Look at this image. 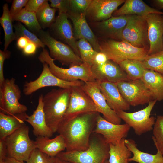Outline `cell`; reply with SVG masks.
Instances as JSON below:
<instances>
[{
    "label": "cell",
    "mask_w": 163,
    "mask_h": 163,
    "mask_svg": "<svg viewBox=\"0 0 163 163\" xmlns=\"http://www.w3.org/2000/svg\"><path fill=\"white\" fill-rule=\"evenodd\" d=\"M7 149L4 140L0 139V162H4L7 157Z\"/></svg>",
    "instance_id": "cell-45"
},
{
    "label": "cell",
    "mask_w": 163,
    "mask_h": 163,
    "mask_svg": "<svg viewBox=\"0 0 163 163\" xmlns=\"http://www.w3.org/2000/svg\"><path fill=\"white\" fill-rule=\"evenodd\" d=\"M95 111L97 112L94 102L82 85L74 86L71 88L68 107L62 122L82 113Z\"/></svg>",
    "instance_id": "cell-13"
},
{
    "label": "cell",
    "mask_w": 163,
    "mask_h": 163,
    "mask_svg": "<svg viewBox=\"0 0 163 163\" xmlns=\"http://www.w3.org/2000/svg\"><path fill=\"white\" fill-rule=\"evenodd\" d=\"M99 87L107 104L116 113L130 109V106L121 96L116 83L108 81L99 82Z\"/></svg>",
    "instance_id": "cell-22"
},
{
    "label": "cell",
    "mask_w": 163,
    "mask_h": 163,
    "mask_svg": "<svg viewBox=\"0 0 163 163\" xmlns=\"http://www.w3.org/2000/svg\"><path fill=\"white\" fill-rule=\"evenodd\" d=\"M142 62L145 69L154 71L163 76V50L148 55Z\"/></svg>",
    "instance_id": "cell-35"
},
{
    "label": "cell",
    "mask_w": 163,
    "mask_h": 163,
    "mask_svg": "<svg viewBox=\"0 0 163 163\" xmlns=\"http://www.w3.org/2000/svg\"><path fill=\"white\" fill-rule=\"evenodd\" d=\"M82 87L91 98L97 112L102 114L105 120L115 124H120L121 119L107 104L101 91L98 82H84Z\"/></svg>",
    "instance_id": "cell-14"
},
{
    "label": "cell",
    "mask_w": 163,
    "mask_h": 163,
    "mask_svg": "<svg viewBox=\"0 0 163 163\" xmlns=\"http://www.w3.org/2000/svg\"><path fill=\"white\" fill-rule=\"evenodd\" d=\"M159 9H163V0L153 1Z\"/></svg>",
    "instance_id": "cell-49"
},
{
    "label": "cell",
    "mask_w": 163,
    "mask_h": 163,
    "mask_svg": "<svg viewBox=\"0 0 163 163\" xmlns=\"http://www.w3.org/2000/svg\"><path fill=\"white\" fill-rule=\"evenodd\" d=\"M30 41L24 37H20L17 40V45L20 49H24Z\"/></svg>",
    "instance_id": "cell-47"
},
{
    "label": "cell",
    "mask_w": 163,
    "mask_h": 163,
    "mask_svg": "<svg viewBox=\"0 0 163 163\" xmlns=\"http://www.w3.org/2000/svg\"><path fill=\"white\" fill-rule=\"evenodd\" d=\"M28 0H14L9 10L10 14L13 18L18 14L25 7Z\"/></svg>",
    "instance_id": "cell-41"
},
{
    "label": "cell",
    "mask_w": 163,
    "mask_h": 163,
    "mask_svg": "<svg viewBox=\"0 0 163 163\" xmlns=\"http://www.w3.org/2000/svg\"><path fill=\"white\" fill-rule=\"evenodd\" d=\"M56 157L50 156L36 148L32 152L26 163H53Z\"/></svg>",
    "instance_id": "cell-38"
},
{
    "label": "cell",
    "mask_w": 163,
    "mask_h": 163,
    "mask_svg": "<svg viewBox=\"0 0 163 163\" xmlns=\"http://www.w3.org/2000/svg\"><path fill=\"white\" fill-rule=\"evenodd\" d=\"M148 26L149 55L163 50V17L162 14H149L144 16Z\"/></svg>",
    "instance_id": "cell-16"
},
{
    "label": "cell",
    "mask_w": 163,
    "mask_h": 163,
    "mask_svg": "<svg viewBox=\"0 0 163 163\" xmlns=\"http://www.w3.org/2000/svg\"><path fill=\"white\" fill-rule=\"evenodd\" d=\"M116 83L121 96L130 106L143 105L155 100L141 79L123 80Z\"/></svg>",
    "instance_id": "cell-9"
},
{
    "label": "cell",
    "mask_w": 163,
    "mask_h": 163,
    "mask_svg": "<svg viewBox=\"0 0 163 163\" xmlns=\"http://www.w3.org/2000/svg\"><path fill=\"white\" fill-rule=\"evenodd\" d=\"M27 114L26 113L10 116L0 112V139L4 140L22 125Z\"/></svg>",
    "instance_id": "cell-26"
},
{
    "label": "cell",
    "mask_w": 163,
    "mask_h": 163,
    "mask_svg": "<svg viewBox=\"0 0 163 163\" xmlns=\"http://www.w3.org/2000/svg\"><path fill=\"white\" fill-rule=\"evenodd\" d=\"M131 127L127 124H117L105 120L99 113L93 133L101 135L108 144H115L128 135Z\"/></svg>",
    "instance_id": "cell-15"
},
{
    "label": "cell",
    "mask_w": 163,
    "mask_h": 163,
    "mask_svg": "<svg viewBox=\"0 0 163 163\" xmlns=\"http://www.w3.org/2000/svg\"><path fill=\"white\" fill-rule=\"evenodd\" d=\"M0 163H5L4 162H0Z\"/></svg>",
    "instance_id": "cell-52"
},
{
    "label": "cell",
    "mask_w": 163,
    "mask_h": 163,
    "mask_svg": "<svg viewBox=\"0 0 163 163\" xmlns=\"http://www.w3.org/2000/svg\"><path fill=\"white\" fill-rule=\"evenodd\" d=\"M129 16L128 22L122 33L121 40L136 47L149 50L148 26L145 17L135 15Z\"/></svg>",
    "instance_id": "cell-11"
},
{
    "label": "cell",
    "mask_w": 163,
    "mask_h": 163,
    "mask_svg": "<svg viewBox=\"0 0 163 163\" xmlns=\"http://www.w3.org/2000/svg\"><path fill=\"white\" fill-rule=\"evenodd\" d=\"M91 69L96 81L100 82L108 81L117 83L128 80L126 73L119 65L110 60L101 65L93 64Z\"/></svg>",
    "instance_id": "cell-21"
},
{
    "label": "cell",
    "mask_w": 163,
    "mask_h": 163,
    "mask_svg": "<svg viewBox=\"0 0 163 163\" xmlns=\"http://www.w3.org/2000/svg\"><path fill=\"white\" fill-rule=\"evenodd\" d=\"M142 61L126 59L121 62L118 65L126 73L128 80H134L141 79L146 70Z\"/></svg>",
    "instance_id": "cell-31"
},
{
    "label": "cell",
    "mask_w": 163,
    "mask_h": 163,
    "mask_svg": "<svg viewBox=\"0 0 163 163\" xmlns=\"http://www.w3.org/2000/svg\"><path fill=\"white\" fill-rule=\"evenodd\" d=\"M125 138H123L115 144H110V163H129L132 152L125 144Z\"/></svg>",
    "instance_id": "cell-29"
},
{
    "label": "cell",
    "mask_w": 163,
    "mask_h": 163,
    "mask_svg": "<svg viewBox=\"0 0 163 163\" xmlns=\"http://www.w3.org/2000/svg\"><path fill=\"white\" fill-rule=\"evenodd\" d=\"M157 101H151L145 108L136 112L130 113L120 110L116 113L121 120L133 129L136 135L141 136L153 130L156 119L150 115Z\"/></svg>",
    "instance_id": "cell-10"
},
{
    "label": "cell",
    "mask_w": 163,
    "mask_h": 163,
    "mask_svg": "<svg viewBox=\"0 0 163 163\" xmlns=\"http://www.w3.org/2000/svg\"><path fill=\"white\" fill-rule=\"evenodd\" d=\"M108 60L107 56L105 54L101 52H98L94 56L93 65H102L106 63Z\"/></svg>",
    "instance_id": "cell-44"
},
{
    "label": "cell",
    "mask_w": 163,
    "mask_h": 163,
    "mask_svg": "<svg viewBox=\"0 0 163 163\" xmlns=\"http://www.w3.org/2000/svg\"><path fill=\"white\" fill-rule=\"evenodd\" d=\"M35 142L36 148L51 157H56L59 153L66 149L64 138L60 134L52 139L45 136L37 137Z\"/></svg>",
    "instance_id": "cell-25"
},
{
    "label": "cell",
    "mask_w": 163,
    "mask_h": 163,
    "mask_svg": "<svg viewBox=\"0 0 163 163\" xmlns=\"http://www.w3.org/2000/svg\"><path fill=\"white\" fill-rule=\"evenodd\" d=\"M43 95L39 97L38 104L33 114L27 115L25 121L31 125L33 128V132L36 136L51 137L53 133L47 125L43 109Z\"/></svg>",
    "instance_id": "cell-23"
},
{
    "label": "cell",
    "mask_w": 163,
    "mask_h": 163,
    "mask_svg": "<svg viewBox=\"0 0 163 163\" xmlns=\"http://www.w3.org/2000/svg\"><path fill=\"white\" fill-rule=\"evenodd\" d=\"M56 9L51 7L47 0L36 13L38 21L41 28H50L55 21Z\"/></svg>",
    "instance_id": "cell-32"
},
{
    "label": "cell",
    "mask_w": 163,
    "mask_h": 163,
    "mask_svg": "<svg viewBox=\"0 0 163 163\" xmlns=\"http://www.w3.org/2000/svg\"><path fill=\"white\" fill-rule=\"evenodd\" d=\"M67 14L72 22L75 39H85L96 51L100 52L99 41L87 22L86 13L77 14L69 11Z\"/></svg>",
    "instance_id": "cell-20"
},
{
    "label": "cell",
    "mask_w": 163,
    "mask_h": 163,
    "mask_svg": "<svg viewBox=\"0 0 163 163\" xmlns=\"http://www.w3.org/2000/svg\"><path fill=\"white\" fill-rule=\"evenodd\" d=\"M5 163H25L24 162L12 158L7 157L5 159Z\"/></svg>",
    "instance_id": "cell-48"
},
{
    "label": "cell",
    "mask_w": 163,
    "mask_h": 163,
    "mask_svg": "<svg viewBox=\"0 0 163 163\" xmlns=\"http://www.w3.org/2000/svg\"><path fill=\"white\" fill-rule=\"evenodd\" d=\"M46 0H29L24 8L27 11L36 13Z\"/></svg>",
    "instance_id": "cell-43"
},
{
    "label": "cell",
    "mask_w": 163,
    "mask_h": 163,
    "mask_svg": "<svg viewBox=\"0 0 163 163\" xmlns=\"http://www.w3.org/2000/svg\"><path fill=\"white\" fill-rule=\"evenodd\" d=\"M104 163H110L108 161V160H107L105 161Z\"/></svg>",
    "instance_id": "cell-51"
},
{
    "label": "cell",
    "mask_w": 163,
    "mask_h": 163,
    "mask_svg": "<svg viewBox=\"0 0 163 163\" xmlns=\"http://www.w3.org/2000/svg\"><path fill=\"white\" fill-rule=\"evenodd\" d=\"M37 35L47 46L50 50L49 55L54 60L58 61L62 65L69 67L79 65L83 63L81 57L71 47L56 40L49 32L42 29Z\"/></svg>",
    "instance_id": "cell-7"
},
{
    "label": "cell",
    "mask_w": 163,
    "mask_h": 163,
    "mask_svg": "<svg viewBox=\"0 0 163 163\" xmlns=\"http://www.w3.org/2000/svg\"><path fill=\"white\" fill-rule=\"evenodd\" d=\"M71 88L53 89L43 95V109L46 123L53 133L57 132L66 112Z\"/></svg>",
    "instance_id": "cell-2"
},
{
    "label": "cell",
    "mask_w": 163,
    "mask_h": 163,
    "mask_svg": "<svg viewBox=\"0 0 163 163\" xmlns=\"http://www.w3.org/2000/svg\"><path fill=\"white\" fill-rule=\"evenodd\" d=\"M129 17V15L112 16L105 21L92 23L97 31L103 37L121 41L122 33Z\"/></svg>",
    "instance_id": "cell-19"
},
{
    "label": "cell",
    "mask_w": 163,
    "mask_h": 163,
    "mask_svg": "<svg viewBox=\"0 0 163 163\" xmlns=\"http://www.w3.org/2000/svg\"><path fill=\"white\" fill-rule=\"evenodd\" d=\"M38 59L41 62L46 63L51 72L61 80L68 82L81 80L84 82L96 81L92 73L91 66L86 63L83 62L81 65L68 68L60 67L55 64L54 60L50 56L48 50L45 48L43 49Z\"/></svg>",
    "instance_id": "cell-5"
},
{
    "label": "cell",
    "mask_w": 163,
    "mask_h": 163,
    "mask_svg": "<svg viewBox=\"0 0 163 163\" xmlns=\"http://www.w3.org/2000/svg\"><path fill=\"white\" fill-rule=\"evenodd\" d=\"M92 0H70L69 11L77 14L86 13Z\"/></svg>",
    "instance_id": "cell-39"
},
{
    "label": "cell",
    "mask_w": 163,
    "mask_h": 163,
    "mask_svg": "<svg viewBox=\"0 0 163 163\" xmlns=\"http://www.w3.org/2000/svg\"><path fill=\"white\" fill-rule=\"evenodd\" d=\"M12 19L22 22L29 31L36 35L42 29L38 21L36 13L27 11L24 8Z\"/></svg>",
    "instance_id": "cell-33"
},
{
    "label": "cell",
    "mask_w": 163,
    "mask_h": 163,
    "mask_svg": "<svg viewBox=\"0 0 163 163\" xmlns=\"http://www.w3.org/2000/svg\"><path fill=\"white\" fill-rule=\"evenodd\" d=\"M21 97V91L15 79H5L0 87V112L10 116L26 113L27 107L19 102Z\"/></svg>",
    "instance_id": "cell-8"
},
{
    "label": "cell",
    "mask_w": 163,
    "mask_h": 163,
    "mask_svg": "<svg viewBox=\"0 0 163 163\" xmlns=\"http://www.w3.org/2000/svg\"></svg>",
    "instance_id": "cell-53"
},
{
    "label": "cell",
    "mask_w": 163,
    "mask_h": 163,
    "mask_svg": "<svg viewBox=\"0 0 163 163\" xmlns=\"http://www.w3.org/2000/svg\"><path fill=\"white\" fill-rule=\"evenodd\" d=\"M29 128L24 124L5 139L7 149V157L21 161H26L36 148L35 141L30 138Z\"/></svg>",
    "instance_id": "cell-6"
},
{
    "label": "cell",
    "mask_w": 163,
    "mask_h": 163,
    "mask_svg": "<svg viewBox=\"0 0 163 163\" xmlns=\"http://www.w3.org/2000/svg\"><path fill=\"white\" fill-rule=\"evenodd\" d=\"M37 47L35 44L30 41L26 46L23 49V52L26 55L34 54L36 52Z\"/></svg>",
    "instance_id": "cell-46"
},
{
    "label": "cell",
    "mask_w": 163,
    "mask_h": 163,
    "mask_svg": "<svg viewBox=\"0 0 163 163\" xmlns=\"http://www.w3.org/2000/svg\"><path fill=\"white\" fill-rule=\"evenodd\" d=\"M68 18L67 14L59 13L55 21L49 28L58 39L67 44L80 57L73 29Z\"/></svg>",
    "instance_id": "cell-18"
},
{
    "label": "cell",
    "mask_w": 163,
    "mask_h": 163,
    "mask_svg": "<svg viewBox=\"0 0 163 163\" xmlns=\"http://www.w3.org/2000/svg\"><path fill=\"white\" fill-rule=\"evenodd\" d=\"M50 6L58 9L59 13L67 14L70 9V0H50Z\"/></svg>",
    "instance_id": "cell-40"
},
{
    "label": "cell",
    "mask_w": 163,
    "mask_h": 163,
    "mask_svg": "<svg viewBox=\"0 0 163 163\" xmlns=\"http://www.w3.org/2000/svg\"><path fill=\"white\" fill-rule=\"evenodd\" d=\"M53 163H72L69 161L63 160L57 157H56L55 161Z\"/></svg>",
    "instance_id": "cell-50"
},
{
    "label": "cell",
    "mask_w": 163,
    "mask_h": 163,
    "mask_svg": "<svg viewBox=\"0 0 163 163\" xmlns=\"http://www.w3.org/2000/svg\"><path fill=\"white\" fill-rule=\"evenodd\" d=\"M12 21L8 4L5 3L3 6V13L0 18V23L4 33V50H7L8 46L12 41L17 40L15 34L13 30Z\"/></svg>",
    "instance_id": "cell-30"
},
{
    "label": "cell",
    "mask_w": 163,
    "mask_h": 163,
    "mask_svg": "<svg viewBox=\"0 0 163 163\" xmlns=\"http://www.w3.org/2000/svg\"><path fill=\"white\" fill-rule=\"evenodd\" d=\"M11 52L8 50H0V87L4 82L5 79L3 73L4 63L5 60L9 58L11 56Z\"/></svg>",
    "instance_id": "cell-42"
},
{
    "label": "cell",
    "mask_w": 163,
    "mask_h": 163,
    "mask_svg": "<svg viewBox=\"0 0 163 163\" xmlns=\"http://www.w3.org/2000/svg\"><path fill=\"white\" fill-rule=\"evenodd\" d=\"M125 0H92L86 12V18L92 23L108 19Z\"/></svg>",
    "instance_id": "cell-17"
},
{
    "label": "cell",
    "mask_w": 163,
    "mask_h": 163,
    "mask_svg": "<svg viewBox=\"0 0 163 163\" xmlns=\"http://www.w3.org/2000/svg\"><path fill=\"white\" fill-rule=\"evenodd\" d=\"M99 113L97 111L82 113L61 123L57 132L64 138L66 152L83 151L88 148Z\"/></svg>",
    "instance_id": "cell-1"
},
{
    "label": "cell",
    "mask_w": 163,
    "mask_h": 163,
    "mask_svg": "<svg viewBox=\"0 0 163 163\" xmlns=\"http://www.w3.org/2000/svg\"><path fill=\"white\" fill-rule=\"evenodd\" d=\"M99 43L100 52L105 54L108 60L118 65L126 59L143 61L148 55V49L136 47L123 40L110 39Z\"/></svg>",
    "instance_id": "cell-4"
},
{
    "label": "cell",
    "mask_w": 163,
    "mask_h": 163,
    "mask_svg": "<svg viewBox=\"0 0 163 163\" xmlns=\"http://www.w3.org/2000/svg\"><path fill=\"white\" fill-rule=\"evenodd\" d=\"M109 145L101 135L93 133L88 148L83 151L62 152L56 156L72 163H104L109 158Z\"/></svg>",
    "instance_id": "cell-3"
},
{
    "label": "cell",
    "mask_w": 163,
    "mask_h": 163,
    "mask_svg": "<svg viewBox=\"0 0 163 163\" xmlns=\"http://www.w3.org/2000/svg\"><path fill=\"white\" fill-rule=\"evenodd\" d=\"M43 64V69L39 77L34 80L26 82L24 86L23 92L26 95H29L37 90L43 87L56 86L59 88H70L75 86H81L84 82L78 80L68 82L61 80L54 75L49 69L48 65Z\"/></svg>",
    "instance_id": "cell-12"
},
{
    "label": "cell",
    "mask_w": 163,
    "mask_h": 163,
    "mask_svg": "<svg viewBox=\"0 0 163 163\" xmlns=\"http://www.w3.org/2000/svg\"><path fill=\"white\" fill-rule=\"evenodd\" d=\"M151 14L163 15V12L151 7L142 0H126L122 6L113 13L112 16L135 15L145 16Z\"/></svg>",
    "instance_id": "cell-24"
},
{
    "label": "cell",
    "mask_w": 163,
    "mask_h": 163,
    "mask_svg": "<svg viewBox=\"0 0 163 163\" xmlns=\"http://www.w3.org/2000/svg\"><path fill=\"white\" fill-rule=\"evenodd\" d=\"M126 147L130 150L133 155L129 159V162L138 163H163V155L157 150L155 154H152L140 150L137 147L135 141L131 139H125Z\"/></svg>",
    "instance_id": "cell-27"
},
{
    "label": "cell",
    "mask_w": 163,
    "mask_h": 163,
    "mask_svg": "<svg viewBox=\"0 0 163 163\" xmlns=\"http://www.w3.org/2000/svg\"><path fill=\"white\" fill-rule=\"evenodd\" d=\"M77 46L80 57L83 62L91 66L93 64L94 56L98 52L86 40L81 39L77 41Z\"/></svg>",
    "instance_id": "cell-34"
},
{
    "label": "cell",
    "mask_w": 163,
    "mask_h": 163,
    "mask_svg": "<svg viewBox=\"0 0 163 163\" xmlns=\"http://www.w3.org/2000/svg\"><path fill=\"white\" fill-rule=\"evenodd\" d=\"M13 26L17 40L20 37H24L35 44L37 47L45 48L46 45L36 35L27 30L20 22L16 23Z\"/></svg>",
    "instance_id": "cell-36"
},
{
    "label": "cell",
    "mask_w": 163,
    "mask_h": 163,
    "mask_svg": "<svg viewBox=\"0 0 163 163\" xmlns=\"http://www.w3.org/2000/svg\"><path fill=\"white\" fill-rule=\"evenodd\" d=\"M152 92L155 100H163V76L154 71L146 69L141 79Z\"/></svg>",
    "instance_id": "cell-28"
},
{
    "label": "cell",
    "mask_w": 163,
    "mask_h": 163,
    "mask_svg": "<svg viewBox=\"0 0 163 163\" xmlns=\"http://www.w3.org/2000/svg\"><path fill=\"white\" fill-rule=\"evenodd\" d=\"M152 130L154 144L157 150L163 155V116H157Z\"/></svg>",
    "instance_id": "cell-37"
}]
</instances>
